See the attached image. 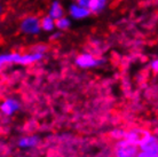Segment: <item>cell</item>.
Listing matches in <instances>:
<instances>
[{"instance_id": "obj_1", "label": "cell", "mask_w": 158, "mask_h": 157, "mask_svg": "<svg viewBox=\"0 0 158 157\" xmlns=\"http://www.w3.org/2000/svg\"><path fill=\"white\" fill-rule=\"evenodd\" d=\"M139 147L123 139L116 145V156L117 157H136Z\"/></svg>"}, {"instance_id": "obj_2", "label": "cell", "mask_w": 158, "mask_h": 157, "mask_svg": "<svg viewBox=\"0 0 158 157\" xmlns=\"http://www.w3.org/2000/svg\"><path fill=\"white\" fill-rule=\"evenodd\" d=\"M104 62V60L102 59H95L94 56L89 53H84V54H80L76 59V64L80 68H84V69H88V68H94L98 67L100 64H102Z\"/></svg>"}, {"instance_id": "obj_3", "label": "cell", "mask_w": 158, "mask_h": 157, "mask_svg": "<svg viewBox=\"0 0 158 157\" xmlns=\"http://www.w3.org/2000/svg\"><path fill=\"white\" fill-rule=\"evenodd\" d=\"M21 28H22V31L28 33V35H38L41 30L39 20L35 16H30V17L24 19L22 21Z\"/></svg>"}, {"instance_id": "obj_4", "label": "cell", "mask_w": 158, "mask_h": 157, "mask_svg": "<svg viewBox=\"0 0 158 157\" xmlns=\"http://www.w3.org/2000/svg\"><path fill=\"white\" fill-rule=\"evenodd\" d=\"M149 134V132L143 129H133V130L125 132V135L123 139H125L126 141L133 143V145L139 146L141 142L146 139V137Z\"/></svg>"}, {"instance_id": "obj_5", "label": "cell", "mask_w": 158, "mask_h": 157, "mask_svg": "<svg viewBox=\"0 0 158 157\" xmlns=\"http://www.w3.org/2000/svg\"><path fill=\"white\" fill-rule=\"evenodd\" d=\"M43 53L40 52H33V53H30V54H20L19 55V59H17V62L19 64H23V66H27V64H31V63H35L37 61L43 59Z\"/></svg>"}, {"instance_id": "obj_6", "label": "cell", "mask_w": 158, "mask_h": 157, "mask_svg": "<svg viewBox=\"0 0 158 157\" xmlns=\"http://www.w3.org/2000/svg\"><path fill=\"white\" fill-rule=\"evenodd\" d=\"M19 108H20V104L14 99H7V100H5L4 102L1 103V106H0V109L2 111V114L6 115V116L13 115Z\"/></svg>"}, {"instance_id": "obj_7", "label": "cell", "mask_w": 158, "mask_h": 157, "mask_svg": "<svg viewBox=\"0 0 158 157\" xmlns=\"http://www.w3.org/2000/svg\"><path fill=\"white\" fill-rule=\"evenodd\" d=\"M138 147L140 148V150H156V149H158L157 138L149 133L146 137V139H144Z\"/></svg>"}, {"instance_id": "obj_8", "label": "cell", "mask_w": 158, "mask_h": 157, "mask_svg": "<svg viewBox=\"0 0 158 157\" xmlns=\"http://www.w3.org/2000/svg\"><path fill=\"white\" fill-rule=\"evenodd\" d=\"M69 13L73 19H84L91 14L88 8L80 6V5H71L69 8Z\"/></svg>"}, {"instance_id": "obj_9", "label": "cell", "mask_w": 158, "mask_h": 157, "mask_svg": "<svg viewBox=\"0 0 158 157\" xmlns=\"http://www.w3.org/2000/svg\"><path fill=\"white\" fill-rule=\"evenodd\" d=\"M106 5H107V0H88L87 8L91 13L98 14V13H101L104 9Z\"/></svg>"}, {"instance_id": "obj_10", "label": "cell", "mask_w": 158, "mask_h": 157, "mask_svg": "<svg viewBox=\"0 0 158 157\" xmlns=\"http://www.w3.org/2000/svg\"><path fill=\"white\" fill-rule=\"evenodd\" d=\"M38 142H39V138L33 135V137L22 138L19 141V146L21 148H33L38 145Z\"/></svg>"}, {"instance_id": "obj_11", "label": "cell", "mask_w": 158, "mask_h": 157, "mask_svg": "<svg viewBox=\"0 0 158 157\" xmlns=\"http://www.w3.org/2000/svg\"><path fill=\"white\" fill-rule=\"evenodd\" d=\"M49 16L53 20H57V19L63 16V9H62V6L59 1H54L52 4L51 9H49Z\"/></svg>"}, {"instance_id": "obj_12", "label": "cell", "mask_w": 158, "mask_h": 157, "mask_svg": "<svg viewBox=\"0 0 158 157\" xmlns=\"http://www.w3.org/2000/svg\"><path fill=\"white\" fill-rule=\"evenodd\" d=\"M54 21L55 20H53L49 15L46 16V17H44L43 21L40 22V28H41L43 30H45V31H52V30L54 29V27H55V22H54Z\"/></svg>"}, {"instance_id": "obj_13", "label": "cell", "mask_w": 158, "mask_h": 157, "mask_svg": "<svg viewBox=\"0 0 158 157\" xmlns=\"http://www.w3.org/2000/svg\"><path fill=\"white\" fill-rule=\"evenodd\" d=\"M70 21L68 20V19H65V17H60V19H57L55 22V27L59 28L60 30H67V29H69V27H70Z\"/></svg>"}, {"instance_id": "obj_14", "label": "cell", "mask_w": 158, "mask_h": 157, "mask_svg": "<svg viewBox=\"0 0 158 157\" xmlns=\"http://www.w3.org/2000/svg\"><path fill=\"white\" fill-rule=\"evenodd\" d=\"M112 137H115V138H117V139H123L124 138V135H125V132L124 131H119V130H116V131H114L112 132Z\"/></svg>"}, {"instance_id": "obj_15", "label": "cell", "mask_w": 158, "mask_h": 157, "mask_svg": "<svg viewBox=\"0 0 158 157\" xmlns=\"http://www.w3.org/2000/svg\"><path fill=\"white\" fill-rule=\"evenodd\" d=\"M7 63V60H6V54H1L0 55V71H1V68L4 67V64Z\"/></svg>"}, {"instance_id": "obj_16", "label": "cell", "mask_w": 158, "mask_h": 157, "mask_svg": "<svg viewBox=\"0 0 158 157\" xmlns=\"http://www.w3.org/2000/svg\"><path fill=\"white\" fill-rule=\"evenodd\" d=\"M151 68L154 69V71H157L158 70V62H157V60H154V61L151 62Z\"/></svg>"}, {"instance_id": "obj_17", "label": "cell", "mask_w": 158, "mask_h": 157, "mask_svg": "<svg viewBox=\"0 0 158 157\" xmlns=\"http://www.w3.org/2000/svg\"><path fill=\"white\" fill-rule=\"evenodd\" d=\"M77 2H78V5H80V6L87 7V2H88V0H77Z\"/></svg>"}, {"instance_id": "obj_18", "label": "cell", "mask_w": 158, "mask_h": 157, "mask_svg": "<svg viewBox=\"0 0 158 157\" xmlns=\"http://www.w3.org/2000/svg\"><path fill=\"white\" fill-rule=\"evenodd\" d=\"M60 35H61V33H59V32H57V33H54V36H53V38H57V37H59Z\"/></svg>"}, {"instance_id": "obj_19", "label": "cell", "mask_w": 158, "mask_h": 157, "mask_svg": "<svg viewBox=\"0 0 158 157\" xmlns=\"http://www.w3.org/2000/svg\"><path fill=\"white\" fill-rule=\"evenodd\" d=\"M0 12H1V7H0Z\"/></svg>"}]
</instances>
